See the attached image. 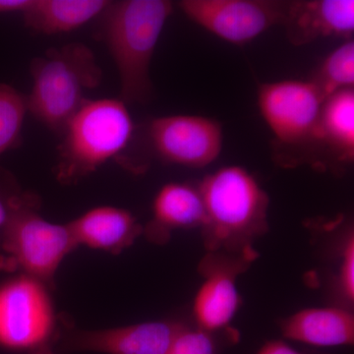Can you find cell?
I'll list each match as a JSON object with an SVG mask.
<instances>
[{
	"label": "cell",
	"mask_w": 354,
	"mask_h": 354,
	"mask_svg": "<svg viewBox=\"0 0 354 354\" xmlns=\"http://www.w3.org/2000/svg\"><path fill=\"white\" fill-rule=\"evenodd\" d=\"M147 136L153 153L165 164L193 169L213 164L223 147L221 123L196 114L155 118L149 123Z\"/></svg>",
	"instance_id": "9c48e42d"
},
{
	"label": "cell",
	"mask_w": 354,
	"mask_h": 354,
	"mask_svg": "<svg viewBox=\"0 0 354 354\" xmlns=\"http://www.w3.org/2000/svg\"><path fill=\"white\" fill-rule=\"evenodd\" d=\"M325 97L309 81L260 84L258 109L272 136L279 165L310 162L321 167L319 127Z\"/></svg>",
	"instance_id": "5b68a950"
},
{
	"label": "cell",
	"mask_w": 354,
	"mask_h": 354,
	"mask_svg": "<svg viewBox=\"0 0 354 354\" xmlns=\"http://www.w3.org/2000/svg\"><path fill=\"white\" fill-rule=\"evenodd\" d=\"M32 0H0V15L24 12Z\"/></svg>",
	"instance_id": "cb8c5ba5"
},
{
	"label": "cell",
	"mask_w": 354,
	"mask_h": 354,
	"mask_svg": "<svg viewBox=\"0 0 354 354\" xmlns=\"http://www.w3.org/2000/svg\"><path fill=\"white\" fill-rule=\"evenodd\" d=\"M255 253H247L239 259L216 261L208 258L201 266L205 281L198 290L193 302V316L198 329L209 334L223 329L232 322L241 306L236 274L242 266L248 264Z\"/></svg>",
	"instance_id": "8fae6325"
},
{
	"label": "cell",
	"mask_w": 354,
	"mask_h": 354,
	"mask_svg": "<svg viewBox=\"0 0 354 354\" xmlns=\"http://www.w3.org/2000/svg\"><path fill=\"white\" fill-rule=\"evenodd\" d=\"M172 13L169 0H122L111 2L102 14L101 36L118 67L125 104L152 99L151 62Z\"/></svg>",
	"instance_id": "6da1fadb"
},
{
	"label": "cell",
	"mask_w": 354,
	"mask_h": 354,
	"mask_svg": "<svg viewBox=\"0 0 354 354\" xmlns=\"http://www.w3.org/2000/svg\"><path fill=\"white\" fill-rule=\"evenodd\" d=\"M77 245L120 254L143 234L144 227L127 209L97 207L68 223Z\"/></svg>",
	"instance_id": "4fadbf2b"
},
{
	"label": "cell",
	"mask_w": 354,
	"mask_h": 354,
	"mask_svg": "<svg viewBox=\"0 0 354 354\" xmlns=\"http://www.w3.org/2000/svg\"><path fill=\"white\" fill-rule=\"evenodd\" d=\"M59 339L46 283L25 274L0 286V346L28 351Z\"/></svg>",
	"instance_id": "52a82bcc"
},
{
	"label": "cell",
	"mask_w": 354,
	"mask_h": 354,
	"mask_svg": "<svg viewBox=\"0 0 354 354\" xmlns=\"http://www.w3.org/2000/svg\"><path fill=\"white\" fill-rule=\"evenodd\" d=\"M57 342L58 339H55V341L48 342L38 348L29 351V354H55V346Z\"/></svg>",
	"instance_id": "d4e9b609"
},
{
	"label": "cell",
	"mask_w": 354,
	"mask_h": 354,
	"mask_svg": "<svg viewBox=\"0 0 354 354\" xmlns=\"http://www.w3.org/2000/svg\"><path fill=\"white\" fill-rule=\"evenodd\" d=\"M281 330L286 339L308 346H351L354 342V318L348 310L337 307L307 308L281 321Z\"/></svg>",
	"instance_id": "9a60e30c"
},
{
	"label": "cell",
	"mask_w": 354,
	"mask_h": 354,
	"mask_svg": "<svg viewBox=\"0 0 354 354\" xmlns=\"http://www.w3.org/2000/svg\"><path fill=\"white\" fill-rule=\"evenodd\" d=\"M108 0H32L22 13L25 26L34 32L55 35L79 29L101 16Z\"/></svg>",
	"instance_id": "e0dca14e"
},
{
	"label": "cell",
	"mask_w": 354,
	"mask_h": 354,
	"mask_svg": "<svg viewBox=\"0 0 354 354\" xmlns=\"http://www.w3.org/2000/svg\"><path fill=\"white\" fill-rule=\"evenodd\" d=\"M204 205L203 232L211 251L234 253L252 250L250 241L268 227L269 197L241 165L221 167L198 185Z\"/></svg>",
	"instance_id": "7a4b0ae2"
},
{
	"label": "cell",
	"mask_w": 354,
	"mask_h": 354,
	"mask_svg": "<svg viewBox=\"0 0 354 354\" xmlns=\"http://www.w3.org/2000/svg\"><path fill=\"white\" fill-rule=\"evenodd\" d=\"M339 285L342 295L353 301L354 298V239L353 234H349L344 244L339 266Z\"/></svg>",
	"instance_id": "44dd1931"
},
{
	"label": "cell",
	"mask_w": 354,
	"mask_h": 354,
	"mask_svg": "<svg viewBox=\"0 0 354 354\" xmlns=\"http://www.w3.org/2000/svg\"><path fill=\"white\" fill-rule=\"evenodd\" d=\"M28 109L27 97L0 83V156L21 145Z\"/></svg>",
	"instance_id": "d6986e66"
},
{
	"label": "cell",
	"mask_w": 354,
	"mask_h": 354,
	"mask_svg": "<svg viewBox=\"0 0 354 354\" xmlns=\"http://www.w3.org/2000/svg\"><path fill=\"white\" fill-rule=\"evenodd\" d=\"M165 354H216L215 342L208 332L183 327Z\"/></svg>",
	"instance_id": "ffe728a7"
},
{
	"label": "cell",
	"mask_w": 354,
	"mask_h": 354,
	"mask_svg": "<svg viewBox=\"0 0 354 354\" xmlns=\"http://www.w3.org/2000/svg\"><path fill=\"white\" fill-rule=\"evenodd\" d=\"M257 354H304L283 341L266 342Z\"/></svg>",
	"instance_id": "603a6c76"
},
{
	"label": "cell",
	"mask_w": 354,
	"mask_h": 354,
	"mask_svg": "<svg viewBox=\"0 0 354 354\" xmlns=\"http://www.w3.org/2000/svg\"><path fill=\"white\" fill-rule=\"evenodd\" d=\"M22 194L23 192L16 190V188L7 189V188L0 186V236H1L7 223L10 220L13 209Z\"/></svg>",
	"instance_id": "7402d4cb"
},
{
	"label": "cell",
	"mask_w": 354,
	"mask_h": 354,
	"mask_svg": "<svg viewBox=\"0 0 354 354\" xmlns=\"http://www.w3.org/2000/svg\"><path fill=\"white\" fill-rule=\"evenodd\" d=\"M183 324L147 322L95 330H74L62 339L60 349L66 353L104 354H165Z\"/></svg>",
	"instance_id": "30bf717a"
},
{
	"label": "cell",
	"mask_w": 354,
	"mask_h": 354,
	"mask_svg": "<svg viewBox=\"0 0 354 354\" xmlns=\"http://www.w3.org/2000/svg\"><path fill=\"white\" fill-rule=\"evenodd\" d=\"M38 209V198L23 192L0 239V270L50 285L62 261L78 245L68 225L44 220Z\"/></svg>",
	"instance_id": "8992f818"
},
{
	"label": "cell",
	"mask_w": 354,
	"mask_h": 354,
	"mask_svg": "<svg viewBox=\"0 0 354 354\" xmlns=\"http://www.w3.org/2000/svg\"><path fill=\"white\" fill-rule=\"evenodd\" d=\"M321 167L342 169L354 160V90L330 95L323 104L319 127Z\"/></svg>",
	"instance_id": "5bb4252c"
},
{
	"label": "cell",
	"mask_w": 354,
	"mask_h": 354,
	"mask_svg": "<svg viewBox=\"0 0 354 354\" xmlns=\"http://www.w3.org/2000/svg\"><path fill=\"white\" fill-rule=\"evenodd\" d=\"M134 121L120 99L87 100L60 134L55 176L74 184L113 158H120L134 138Z\"/></svg>",
	"instance_id": "3957f363"
},
{
	"label": "cell",
	"mask_w": 354,
	"mask_h": 354,
	"mask_svg": "<svg viewBox=\"0 0 354 354\" xmlns=\"http://www.w3.org/2000/svg\"><path fill=\"white\" fill-rule=\"evenodd\" d=\"M288 1L279 0H181V12L193 23L235 44L244 46L274 26L283 24Z\"/></svg>",
	"instance_id": "ba28073f"
},
{
	"label": "cell",
	"mask_w": 354,
	"mask_h": 354,
	"mask_svg": "<svg viewBox=\"0 0 354 354\" xmlns=\"http://www.w3.org/2000/svg\"><path fill=\"white\" fill-rule=\"evenodd\" d=\"M286 38L300 46L322 38L351 39L354 32L353 0L288 1L283 24Z\"/></svg>",
	"instance_id": "7c38bea8"
},
{
	"label": "cell",
	"mask_w": 354,
	"mask_h": 354,
	"mask_svg": "<svg viewBox=\"0 0 354 354\" xmlns=\"http://www.w3.org/2000/svg\"><path fill=\"white\" fill-rule=\"evenodd\" d=\"M31 74L29 113L57 133L87 101L86 93L99 87L102 78L94 53L81 43L46 50L44 57L32 60Z\"/></svg>",
	"instance_id": "277c9868"
},
{
	"label": "cell",
	"mask_w": 354,
	"mask_h": 354,
	"mask_svg": "<svg viewBox=\"0 0 354 354\" xmlns=\"http://www.w3.org/2000/svg\"><path fill=\"white\" fill-rule=\"evenodd\" d=\"M321 94L327 99L330 95L353 88L354 86V43L346 39L341 46L330 51L311 79Z\"/></svg>",
	"instance_id": "ac0fdd59"
},
{
	"label": "cell",
	"mask_w": 354,
	"mask_h": 354,
	"mask_svg": "<svg viewBox=\"0 0 354 354\" xmlns=\"http://www.w3.org/2000/svg\"><path fill=\"white\" fill-rule=\"evenodd\" d=\"M153 218L144 232L153 241H167L174 230L202 227L204 205L198 186L171 183L162 186L153 198Z\"/></svg>",
	"instance_id": "2e32d148"
}]
</instances>
